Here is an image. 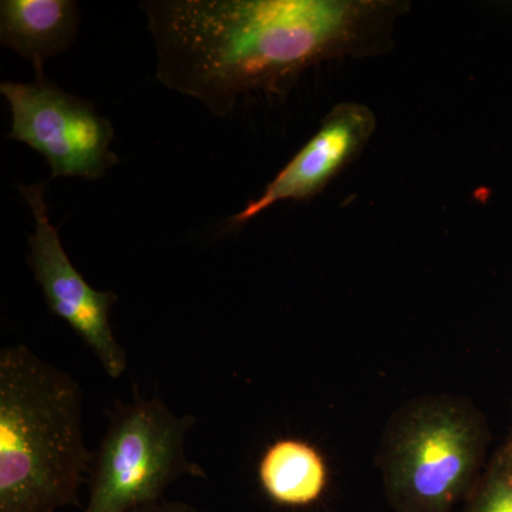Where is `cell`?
Instances as JSON below:
<instances>
[{
  "label": "cell",
  "instance_id": "6da1fadb",
  "mask_svg": "<svg viewBox=\"0 0 512 512\" xmlns=\"http://www.w3.org/2000/svg\"><path fill=\"white\" fill-rule=\"evenodd\" d=\"M167 89L227 117L323 62L390 52L404 0H148L140 5Z\"/></svg>",
  "mask_w": 512,
  "mask_h": 512
},
{
  "label": "cell",
  "instance_id": "7a4b0ae2",
  "mask_svg": "<svg viewBox=\"0 0 512 512\" xmlns=\"http://www.w3.org/2000/svg\"><path fill=\"white\" fill-rule=\"evenodd\" d=\"M83 390L26 346L0 352V512L80 507L92 466Z\"/></svg>",
  "mask_w": 512,
  "mask_h": 512
},
{
  "label": "cell",
  "instance_id": "3957f363",
  "mask_svg": "<svg viewBox=\"0 0 512 512\" xmlns=\"http://www.w3.org/2000/svg\"><path fill=\"white\" fill-rule=\"evenodd\" d=\"M484 414L466 397L424 394L384 426L377 466L394 512H453L484 473L490 446Z\"/></svg>",
  "mask_w": 512,
  "mask_h": 512
},
{
  "label": "cell",
  "instance_id": "277c9868",
  "mask_svg": "<svg viewBox=\"0 0 512 512\" xmlns=\"http://www.w3.org/2000/svg\"><path fill=\"white\" fill-rule=\"evenodd\" d=\"M192 414H175L158 397L134 392L110 410L109 426L90 466L84 512H140L163 501L168 488L187 476H204L190 463L185 441Z\"/></svg>",
  "mask_w": 512,
  "mask_h": 512
},
{
  "label": "cell",
  "instance_id": "5b68a950",
  "mask_svg": "<svg viewBox=\"0 0 512 512\" xmlns=\"http://www.w3.org/2000/svg\"><path fill=\"white\" fill-rule=\"evenodd\" d=\"M12 111L9 140L26 144L49 163L50 178L99 181L120 158L111 150L114 127L92 101L60 89L46 77L33 83L2 82Z\"/></svg>",
  "mask_w": 512,
  "mask_h": 512
},
{
  "label": "cell",
  "instance_id": "8992f818",
  "mask_svg": "<svg viewBox=\"0 0 512 512\" xmlns=\"http://www.w3.org/2000/svg\"><path fill=\"white\" fill-rule=\"evenodd\" d=\"M19 191L35 218V232L29 237L28 265L47 308L92 350L107 376L119 379L127 369V353L114 336L110 322L111 309L119 295L92 288L70 261L59 231L49 218L46 183L20 184Z\"/></svg>",
  "mask_w": 512,
  "mask_h": 512
},
{
  "label": "cell",
  "instance_id": "52a82bcc",
  "mask_svg": "<svg viewBox=\"0 0 512 512\" xmlns=\"http://www.w3.org/2000/svg\"><path fill=\"white\" fill-rule=\"evenodd\" d=\"M376 127L375 113L365 104H336L305 146L272 178L258 198L228 221V227H244L278 202L308 201L322 194L362 156Z\"/></svg>",
  "mask_w": 512,
  "mask_h": 512
},
{
  "label": "cell",
  "instance_id": "ba28073f",
  "mask_svg": "<svg viewBox=\"0 0 512 512\" xmlns=\"http://www.w3.org/2000/svg\"><path fill=\"white\" fill-rule=\"evenodd\" d=\"M79 26L80 9L73 0L0 2V43L29 60L36 79L45 77L46 60L74 45Z\"/></svg>",
  "mask_w": 512,
  "mask_h": 512
},
{
  "label": "cell",
  "instance_id": "9c48e42d",
  "mask_svg": "<svg viewBox=\"0 0 512 512\" xmlns=\"http://www.w3.org/2000/svg\"><path fill=\"white\" fill-rule=\"evenodd\" d=\"M258 480L274 503L282 507H308L325 493L329 471L322 454L311 444L281 439L262 454Z\"/></svg>",
  "mask_w": 512,
  "mask_h": 512
},
{
  "label": "cell",
  "instance_id": "30bf717a",
  "mask_svg": "<svg viewBox=\"0 0 512 512\" xmlns=\"http://www.w3.org/2000/svg\"><path fill=\"white\" fill-rule=\"evenodd\" d=\"M463 512H512V468L498 451L485 467Z\"/></svg>",
  "mask_w": 512,
  "mask_h": 512
},
{
  "label": "cell",
  "instance_id": "8fae6325",
  "mask_svg": "<svg viewBox=\"0 0 512 512\" xmlns=\"http://www.w3.org/2000/svg\"><path fill=\"white\" fill-rule=\"evenodd\" d=\"M140 512H205L183 501H161L156 505L146 508Z\"/></svg>",
  "mask_w": 512,
  "mask_h": 512
},
{
  "label": "cell",
  "instance_id": "7c38bea8",
  "mask_svg": "<svg viewBox=\"0 0 512 512\" xmlns=\"http://www.w3.org/2000/svg\"><path fill=\"white\" fill-rule=\"evenodd\" d=\"M498 454H500V456L503 457L505 463H507L508 466L512 468V423L507 440H505L503 446H501L500 450H498Z\"/></svg>",
  "mask_w": 512,
  "mask_h": 512
},
{
  "label": "cell",
  "instance_id": "4fadbf2b",
  "mask_svg": "<svg viewBox=\"0 0 512 512\" xmlns=\"http://www.w3.org/2000/svg\"><path fill=\"white\" fill-rule=\"evenodd\" d=\"M510 6H511V8H512V3H511V5H510Z\"/></svg>",
  "mask_w": 512,
  "mask_h": 512
}]
</instances>
